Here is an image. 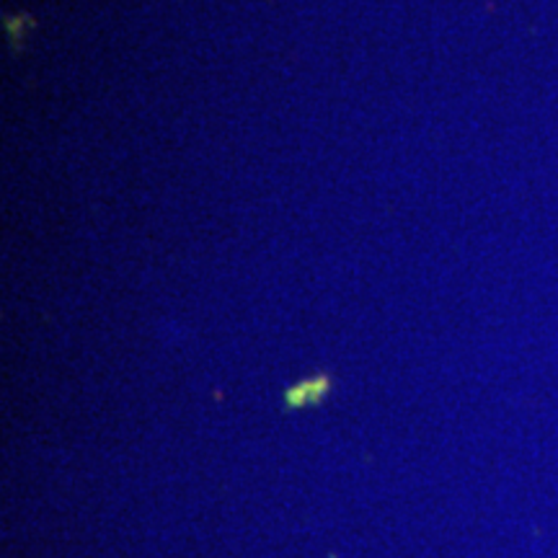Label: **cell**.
<instances>
[{"label": "cell", "mask_w": 558, "mask_h": 558, "mask_svg": "<svg viewBox=\"0 0 558 558\" xmlns=\"http://www.w3.org/2000/svg\"><path fill=\"white\" fill-rule=\"evenodd\" d=\"M326 390H329V378H313L308 383H300V386L288 390V403L290 407H305V403L318 401Z\"/></svg>", "instance_id": "6da1fadb"}]
</instances>
